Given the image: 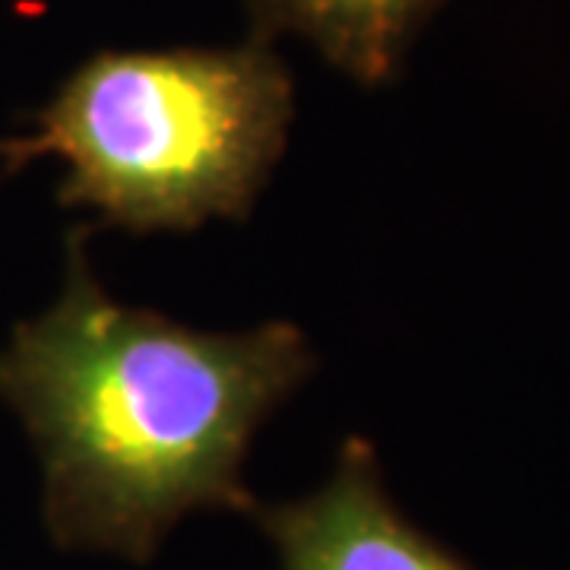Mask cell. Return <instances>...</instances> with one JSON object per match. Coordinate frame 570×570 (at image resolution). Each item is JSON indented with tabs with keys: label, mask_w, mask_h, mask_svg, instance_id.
Returning a JSON list of instances; mask_svg holds the SVG:
<instances>
[{
	"label": "cell",
	"mask_w": 570,
	"mask_h": 570,
	"mask_svg": "<svg viewBox=\"0 0 570 570\" xmlns=\"http://www.w3.org/2000/svg\"><path fill=\"white\" fill-rule=\"evenodd\" d=\"M314 367L292 321L219 333L124 305L77 228L58 302L0 352V400L39 450L51 542L149 564L184 517L250 513V441Z\"/></svg>",
	"instance_id": "obj_1"
},
{
	"label": "cell",
	"mask_w": 570,
	"mask_h": 570,
	"mask_svg": "<svg viewBox=\"0 0 570 570\" xmlns=\"http://www.w3.org/2000/svg\"><path fill=\"white\" fill-rule=\"evenodd\" d=\"M295 80L269 41L99 51L61 82L13 165L63 163L61 206L134 235L245 223L285 156Z\"/></svg>",
	"instance_id": "obj_2"
},
{
	"label": "cell",
	"mask_w": 570,
	"mask_h": 570,
	"mask_svg": "<svg viewBox=\"0 0 570 570\" xmlns=\"http://www.w3.org/2000/svg\"><path fill=\"white\" fill-rule=\"evenodd\" d=\"M273 542L279 570H472L422 527L384 485L374 444L352 434L321 489L247 513Z\"/></svg>",
	"instance_id": "obj_3"
},
{
	"label": "cell",
	"mask_w": 570,
	"mask_h": 570,
	"mask_svg": "<svg viewBox=\"0 0 570 570\" xmlns=\"http://www.w3.org/2000/svg\"><path fill=\"white\" fill-rule=\"evenodd\" d=\"M250 36H298L348 80L387 86L419 32L450 0H245Z\"/></svg>",
	"instance_id": "obj_4"
}]
</instances>
